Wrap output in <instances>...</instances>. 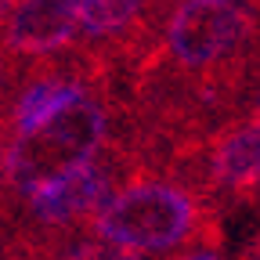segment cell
I'll return each instance as SVG.
<instances>
[{
	"label": "cell",
	"mask_w": 260,
	"mask_h": 260,
	"mask_svg": "<svg viewBox=\"0 0 260 260\" xmlns=\"http://www.w3.org/2000/svg\"><path fill=\"white\" fill-rule=\"evenodd\" d=\"M80 32V0H15L0 25V51L8 58H54L69 51Z\"/></svg>",
	"instance_id": "3"
},
{
	"label": "cell",
	"mask_w": 260,
	"mask_h": 260,
	"mask_svg": "<svg viewBox=\"0 0 260 260\" xmlns=\"http://www.w3.org/2000/svg\"><path fill=\"white\" fill-rule=\"evenodd\" d=\"M249 119H260V94H256V102H253V109H249Z\"/></svg>",
	"instance_id": "8"
},
{
	"label": "cell",
	"mask_w": 260,
	"mask_h": 260,
	"mask_svg": "<svg viewBox=\"0 0 260 260\" xmlns=\"http://www.w3.org/2000/svg\"><path fill=\"white\" fill-rule=\"evenodd\" d=\"M116 116H123V105L109 94V87L102 83V76L90 61V87L76 102L54 112L47 123L11 138L8 167H4V191L25 199V195L61 181L65 174L87 167L90 159H98L109 148Z\"/></svg>",
	"instance_id": "2"
},
{
	"label": "cell",
	"mask_w": 260,
	"mask_h": 260,
	"mask_svg": "<svg viewBox=\"0 0 260 260\" xmlns=\"http://www.w3.org/2000/svg\"><path fill=\"white\" fill-rule=\"evenodd\" d=\"M11 8H15V0H0V25H4V18L11 15Z\"/></svg>",
	"instance_id": "7"
},
{
	"label": "cell",
	"mask_w": 260,
	"mask_h": 260,
	"mask_svg": "<svg viewBox=\"0 0 260 260\" xmlns=\"http://www.w3.org/2000/svg\"><path fill=\"white\" fill-rule=\"evenodd\" d=\"M90 232L138 253H177L220 242L217 203L174 174L126 177L94 213Z\"/></svg>",
	"instance_id": "1"
},
{
	"label": "cell",
	"mask_w": 260,
	"mask_h": 260,
	"mask_svg": "<svg viewBox=\"0 0 260 260\" xmlns=\"http://www.w3.org/2000/svg\"><path fill=\"white\" fill-rule=\"evenodd\" d=\"M15 90H18V83L11 90L0 94V167H4V148H11L8 138H15V130H11V102H15ZM0 188H4V184H0Z\"/></svg>",
	"instance_id": "5"
},
{
	"label": "cell",
	"mask_w": 260,
	"mask_h": 260,
	"mask_svg": "<svg viewBox=\"0 0 260 260\" xmlns=\"http://www.w3.org/2000/svg\"><path fill=\"white\" fill-rule=\"evenodd\" d=\"M40 260H148L138 249H126L116 246L102 235H83V232H69V235H58L47 242V249L40 253Z\"/></svg>",
	"instance_id": "4"
},
{
	"label": "cell",
	"mask_w": 260,
	"mask_h": 260,
	"mask_svg": "<svg viewBox=\"0 0 260 260\" xmlns=\"http://www.w3.org/2000/svg\"><path fill=\"white\" fill-rule=\"evenodd\" d=\"M174 260H224V256L217 253V246H191V249L177 253Z\"/></svg>",
	"instance_id": "6"
}]
</instances>
